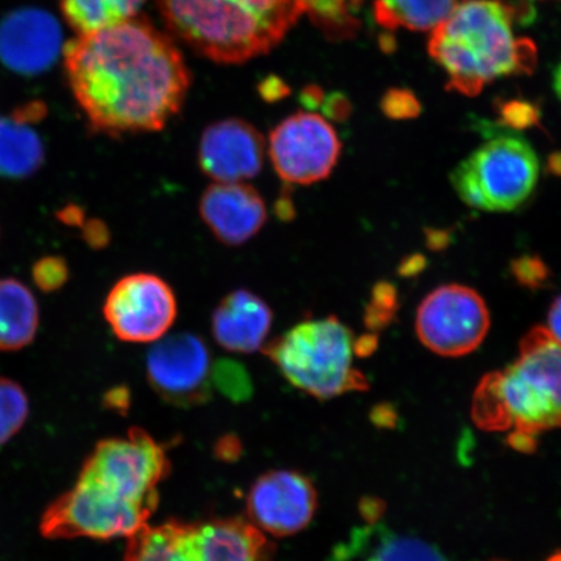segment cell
<instances>
[{"mask_svg": "<svg viewBox=\"0 0 561 561\" xmlns=\"http://www.w3.org/2000/svg\"><path fill=\"white\" fill-rule=\"evenodd\" d=\"M427 50L444 68L447 89L473 96L503 77L530 73L537 50L515 37L512 11L501 0H462L434 27Z\"/></svg>", "mask_w": 561, "mask_h": 561, "instance_id": "obj_3", "label": "cell"}, {"mask_svg": "<svg viewBox=\"0 0 561 561\" xmlns=\"http://www.w3.org/2000/svg\"><path fill=\"white\" fill-rule=\"evenodd\" d=\"M512 273L520 283L530 289L542 286L549 279V270L541 259L533 256H524L512 263Z\"/></svg>", "mask_w": 561, "mask_h": 561, "instance_id": "obj_28", "label": "cell"}, {"mask_svg": "<svg viewBox=\"0 0 561 561\" xmlns=\"http://www.w3.org/2000/svg\"><path fill=\"white\" fill-rule=\"evenodd\" d=\"M273 324V311L257 294L237 289L217 305L210 329L222 348L236 354H252L264 346Z\"/></svg>", "mask_w": 561, "mask_h": 561, "instance_id": "obj_17", "label": "cell"}, {"mask_svg": "<svg viewBox=\"0 0 561 561\" xmlns=\"http://www.w3.org/2000/svg\"><path fill=\"white\" fill-rule=\"evenodd\" d=\"M500 115L502 122L510 128L524 129L537 125L539 111L535 105L523 101H512L501 104Z\"/></svg>", "mask_w": 561, "mask_h": 561, "instance_id": "obj_27", "label": "cell"}, {"mask_svg": "<svg viewBox=\"0 0 561 561\" xmlns=\"http://www.w3.org/2000/svg\"><path fill=\"white\" fill-rule=\"evenodd\" d=\"M374 5L377 23L385 30L427 32L450 16L456 0H374Z\"/></svg>", "mask_w": 561, "mask_h": 561, "instance_id": "obj_21", "label": "cell"}, {"mask_svg": "<svg viewBox=\"0 0 561 561\" xmlns=\"http://www.w3.org/2000/svg\"><path fill=\"white\" fill-rule=\"evenodd\" d=\"M539 159L528 140L494 137L462 160L451 173V184L468 207L485 213H511L536 191Z\"/></svg>", "mask_w": 561, "mask_h": 561, "instance_id": "obj_8", "label": "cell"}, {"mask_svg": "<svg viewBox=\"0 0 561 561\" xmlns=\"http://www.w3.org/2000/svg\"><path fill=\"white\" fill-rule=\"evenodd\" d=\"M146 0H61L68 24L81 34L93 33L135 18Z\"/></svg>", "mask_w": 561, "mask_h": 561, "instance_id": "obj_22", "label": "cell"}, {"mask_svg": "<svg viewBox=\"0 0 561 561\" xmlns=\"http://www.w3.org/2000/svg\"><path fill=\"white\" fill-rule=\"evenodd\" d=\"M322 103H324L322 104V111H324V115L331 118V121L343 122L346 121L351 114V103L343 94H332Z\"/></svg>", "mask_w": 561, "mask_h": 561, "instance_id": "obj_29", "label": "cell"}, {"mask_svg": "<svg viewBox=\"0 0 561 561\" xmlns=\"http://www.w3.org/2000/svg\"><path fill=\"white\" fill-rule=\"evenodd\" d=\"M342 152L332 124L313 112H297L270 135L268 153L278 178L287 185H312L329 178Z\"/></svg>", "mask_w": 561, "mask_h": 561, "instance_id": "obj_10", "label": "cell"}, {"mask_svg": "<svg viewBox=\"0 0 561 561\" xmlns=\"http://www.w3.org/2000/svg\"><path fill=\"white\" fill-rule=\"evenodd\" d=\"M87 242L94 249H102L110 242V230L101 220H91L83 228Z\"/></svg>", "mask_w": 561, "mask_h": 561, "instance_id": "obj_30", "label": "cell"}, {"mask_svg": "<svg viewBox=\"0 0 561 561\" xmlns=\"http://www.w3.org/2000/svg\"><path fill=\"white\" fill-rule=\"evenodd\" d=\"M214 367L205 341L186 332L164 335L146 357L147 380L158 396L175 405L205 403Z\"/></svg>", "mask_w": 561, "mask_h": 561, "instance_id": "obj_12", "label": "cell"}, {"mask_svg": "<svg viewBox=\"0 0 561 561\" xmlns=\"http://www.w3.org/2000/svg\"><path fill=\"white\" fill-rule=\"evenodd\" d=\"M547 561H561V552H558L556 553V556H552L549 560Z\"/></svg>", "mask_w": 561, "mask_h": 561, "instance_id": "obj_39", "label": "cell"}, {"mask_svg": "<svg viewBox=\"0 0 561 561\" xmlns=\"http://www.w3.org/2000/svg\"><path fill=\"white\" fill-rule=\"evenodd\" d=\"M62 219L65 221H68L70 224H73V226H79L80 222L83 220V214L80 208H68L65 210V214H62Z\"/></svg>", "mask_w": 561, "mask_h": 561, "instance_id": "obj_36", "label": "cell"}, {"mask_svg": "<svg viewBox=\"0 0 561 561\" xmlns=\"http://www.w3.org/2000/svg\"><path fill=\"white\" fill-rule=\"evenodd\" d=\"M552 88L553 91H556V94L558 95L559 100L561 101V62L557 67V69L553 70Z\"/></svg>", "mask_w": 561, "mask_h": 561, "instance_id": "obj_37", "label": "cell"}, {"mask_svg": "<svg viewBox=\"0 0 561 561\" xmlns=\"http://www.w3.org/2000/svg\"><path fill=\"white\" fill-rule=\"evenodd\" d=\"M33 278L41 290L55 291L60 289L68 279V266L65 259L56 256L41 259L34 265Z\"/></svg>", "mask_w": 561, "mask_h": 561, "instance_id": "obj_24", "label": "cell"}, {"mask_svg": "<svg viewBox=\"0 0 561 561\" xmlns=\"http://www.w3.org/2000/svg\"><path fill=\"white\" fill-rule=\"evenodd\" d=\"M170 471L164 448L140 427H133L124 438L100 442L73 488L42 516V536L98 541L129 538L157 511L159 486Z\"/></svg>", "mask_w": 561, "mask_h": 561, "instance_id": "obj_2", "label": "cell"}, {"mask_svg": "<svg viewBox=\"0 0 561 561\" xmlns=\"http://www.w3.org/2000/svg\"><path fill=\"white\" fill-rule=\"evenodd\" d=\"M381 107L383 114L397 121L416 117L421 105L415 94L404 89H391L382 98Z\"/></svg>", "mask_w": 561, "mask_h": 561, "instance_id": "obj_26", "label": "cell"}, {"mask_svg": "<svg viewBox=\"0 0 561 561\" xmlns=\"http://www.w3.org/2000/svg\"><path fill=\"white\" fill-rule=\"evenodd\" d=\"M275 213L279 220L290 221L296 217V206L290 192H283L275 205Z\"/></svg>", "mask_w": 561, "mask_h": 561, "instance_id": "obj_34", "label": "cell"}, {"mask_svg": "<svg viewBox=\"0 0 561 561\" xmlns=\"http://www.w3.org/2000/svg\"><path fill=\"white\" fill-rule=\"evenodd\" d=\"M472 419L482 431L535 437L561 427V346L545 327L524 336L514 363L482 378Z\"/></svg>", "mask_w": 561, "mask_h": 561, "instance_id": "obj_4", "label": "cell"}, {"mask_svg": "<svg viewBox=\"0 0 561 561\" xmlns=\"http://www.w3.org/2000/svg\"><path fill=\"white\" fill-rule=\"evenodd\" d=\"M545 328L561 346V296L553 300L549 316H547V327Z\"/></svg>", "mask_w": 561, "mask_h": 561, "instance_id": "obj_32", "label": "cell"}, {"mask_svg": "<svg viewBox=\"0 0 561 561\" xmlns=\"http://www.w3.org/2000/svg\"><path fill=\"white\" fill-rule=\"evenodd\" d=\"M318 510V493L306 476L272 471L254 482L248 496L249 522L273 537H289L307 528Z\"/></svg>", "mask_w": 561, "mask_h": 561, "instance_id": "obj_13", "label": "cell"}, {"mask_svg": "<svg viewBox=\"0 0 561 561\" xmlns=\"http://www.w3.org/2000/svg\"><path fill=\"white\" fill-rule=\"evenodd\" d=\"M61 45L58 20L44 10L15 11L0 23V60L13 72H45L58 59Z\"/></svg>", "mask_w": 561, "mask_h": 561, "instance_id": "obj_15", "label": "cell"}, {"mask_svg": "<svg viewBox=\"0 0 561 561\" xmlns=\"http://www.w3.org/2000/svg\"><path fill=\"white\" fill-rule=\"evenodd\" d=\"M178 311L171 285L152 273H133L118 279L103 308L112 332L128 343L163 339L174 324Z\"/></svg>", "mask_w": 561, "mask_h": 561, "instance_id": "obj_11", "label": "cell"}, {"mask_svg": "<svg viewBox=\"0 0 561 561\" xmlns=\"http://www.w3.org/2000/svg\"><path fill=\"white\" fill-rule=\"evenodd\" d=\"M508 444L511 447L516 448L517 451L530 454L535 453L538 442L537 437L530 436V434L511 432Z\"/></svg>", "mask_w": 561, "mask_h": 561, "instance_id": "obj_33", "label": "cell"}, {"mask_svg": "<svg viewBox=\"0 0 561 561\" xmlns=\"http://www.w3.org/2000/svg\"><path fill=\"white\" fill-rule=\"evenodd\" d=\"M168 26L221 65L268 54L297 24V0H158Z\"/></svg>", "mask_w": 561, "mask_h": 561, "instance_id": "obj_5", "label": "cell"}, {"mask_svg": "<svg viewBox=\"0 0 561 561\" xmlns=\"http://www.w3.org/2000/svg\"><path fill=\"white\" fill-rule=\"evenodd\" d=\"M335 553L340 561L355 557L363 561H450L436 546L375 523L354 531L348 543Z\"/></svg>", "mask_w": 561, "mask_h": 561, "instance_id": "obj_18", "label": "cell"}, {"mask_svg": "<svg viewBox=\"0 0 561 561\" xmlns=\"http://www.w3.org/2000/svg\"><path fill=\"white\" fill-rule=\"evenodd\" d=\"M38 306L27 287L16 279H0V350L23 348L38 328Z\"/></svg>", "mask_w": 561, "mask_h": 561, "instance_id": "obj_19", "label": "cell"}, {"mask_svg": "<svg viewBox=\"0 0 561 561\" xmlns=\"http://www.w3.org/2000/svg\"><path fill=\"white\" fill-rule=\"evenodd\" d=\"M65 59L90 128L114 138L163 130L192 85L173 41L144 19L79 35L68 42Z\"/></svg>", "mask_w": 561, "mask_h": 561, "instance_id": "obj_1", "label": "cell"}, {"mask_svg": "<svg viewBox=\"0 0 561 561\" xmlns=\"http://www.w3.org/2000/svg\"><path fill=\"white\" fill-rule=\"evenodd\" d=\"M44 159V144L37 133L15 116H0V178H30Z\"/></svg>", "mask_w": 561, "mask_h": 561, "instance_id": "obj_20", "label": "cell"}, {"mask_svg": "<svg viewBox=\"0 0 561 561\" xmlns=\"http://www.w3.org/2000/svg\"><path fill=\"white\" fill-rule=\"evenodd\" d=\"M490 312L479 293L465 285H444L420 305L416 333L432 353L460 357L473 353L486 339Z\"/></svg>", "mask_w": 561, "mask_h": 561, "instance_id": "obj_9", "label": "cell"}, {"mask_svg": "<svg viewBox=\"0 0 561 561\" xmlns=\"http://www.w3.org/2000/svg\"><path fill=\"white\" fill-rule=\"evenodd\" d=\"M549 167L553 174L561 175V152H557L551 156Z\"/></svg>", "mask_w": 561, "mask_h": 561, "instance_id": "obj_38", "label": "cell"}, {"mask_svg": "<svg viewBox=\"0 0 561 561\" xmlns=\"http://www.w3.org/2000/svg\"><path fill=\"white\" fill-rule=\"evenodd\" d=\"M275 545L240 517L145 525L128 538L124 561H273Z\"/></svg>", "mask_w": 561, "mask_h": 561, "instance_id": "obj_7", "label": "cell"}, {"mask_svg": "<svg viewBox=\"0 0 561 561\" xmlns=\"http://www.w3.org/2000/svg\"><path fill=\"white\" fill-rule=\"evenodd\" d=\"M259 91H261V95L264 100L271 103L284 100V98L290 93L289 88L280 82L279 79H276V77H268V79L263 81L261 87H259Z\"/></svg>", "mask_w": 561, "mask_h": 561, "instance_id": "obj_31", "label": "cell"}, {"mask_svg": "<svg viewBox=\"0 0 561 561\" xmlns=\"http://www.w3.org/2000/svg\"><path fill=\"white\" fill-rule=\"evenodd\" d=\"M396 301L397 294L390 285H377L371 304L367 308V325L371 329L382 328L394 314Z\"/></svg>", "mask_w": 561, "mask_h": 561, "instance_id": "obj_25", "label": "cell"}, {"mask_svg": "<svg viewBox=\"0 0 561 561\" xmlns=\"http://www.w3.org/2000/svg\"><path fill=\"white\" fill-rule=\"evenodd\" d=\"M263 351L287 381L321 401L369 389L353 366V332L335 316L299 322Z\"/></svg>", "mask_w": 561, "mask_h": 561, "instance_id": "obj_6", "label": "cell"}, {"mask_svg": "<svg viewBox=\"0 0 561 561\" xmlns=\"http://www.w3.org/2000/svg\"><path fill=\"white\" fill-rule=\"evenodd\" d=\"M30 413L26 394L16 382L0 377V445L23 427Z\"/></svg>", "mask_w": 561, "mask_h": 561, "instance_id": "obj_23", "label": "cell"}, {"mask_svg": "<svg viewBox=\"0 0 561 561\" xmlns=\"http://www.w3.org/2000/svg\"><path fill=\"white\" fill-rule=\"evenodd\" d=\"M265 150V139L254 125L231 117L203 130L198 163L215 182H245L262 172Z\"/></svg>", "mask_w": 561, "mask_h": 561, "instance_id": "obj_14", "label": "cell"}, {"mask_svg": "<svg viewBox=\"0 0 561 561\" xmlns=\"http://www.w3.org/2000/svg\"><path fill=\"white\" fill-rule=\"evenodd\" d=\"M199 215L217 241L238 248L254 238L266 220L265 201L245 182H215L199 201Z\"/></svg>", "mask_w": 561, "mask_h": 561, "instance_id": "obj_16", "label": "cell"}, {"mask_svg": "<svg viewBox=\"0 0 561 561\" xmlns=\"http://www.w3.org/2000/svg\"><path fill=\"white\" fill-rule=\"evenodd\" d=\"M300 101L305 104L306 108L314 110L324 102V94H322V90L318 87H308L301 93Z\"/></svg>", "mask_w": 561, "mask_h": 561, "instance_id": "obj_35", "label": "cell"}]
</instances>
